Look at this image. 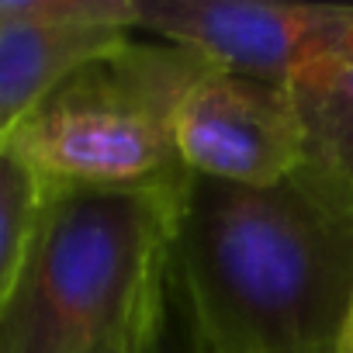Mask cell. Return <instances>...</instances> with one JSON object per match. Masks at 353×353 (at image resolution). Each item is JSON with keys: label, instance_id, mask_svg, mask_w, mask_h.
<instances>
[{"label": "cell", "instance_id": "obj_1", "mask_svg": "<svg viewBox=\"0 0 353 353\" xmlns=\"http://www.w3.org/2000/svg\"><path fill=\"white\" fill-rule=\"evenodd\" d=\"M170 250L215 353H332L353 301V215L298 176L188 173Z\"/></svg>", "mask_w": 353, "mask_h": 353}, {"label": "cell", "instance_id": "obj_2", "mask_svg": "<svg viewBox=\"0 0 353 353\" xmlns=\"http://www.w3.org/2000/svg\"><path fill=\"white\" fill-rule=\"evenodd\" d=\"M184 176L145 188L46 184L28 256L0 305V353H87L125 325L170 243Z\"/></svg>", "mask_w": 353, "mask_h": 353}, {"label": "cell", "instance_id": "obj_3", "mask_svg": "<svg viewBox=\"0 0 353 353\" xmlns=\"http://www.w3.org/2000/svg\"><path fill=\"white\" fill-rule=\"evenodd\" d=\"M215 66L173 42H135L59 83L8 139V152L46 184L145 188L188 173L173 114Z\"/></svg>", "mask_w": 353, "mask_h": 353}, {"label": "cell", "instance_id": "obj_4", "mask_svg": "<svg viewBox=\"0 0 353 353\" xmlns=\"http://www.w3.org/2000/svg\"><path fill=\"white\" fill-rule=\"evenodd\" d=\"M215 70L284 83L315 56L353 39V8L263 0H139V21Z\"/></svg>", "mask_w": 353, "mask_h": 353}, {"label": "cell", "instance_id": "obj_5", "mask_svg": "<svg viewBox=\"0 0 353 353\" xmlns=\"http://www.w3.org/2000/svg\"><path fill=\"white\" fill-rule=\"evenodd\" d=\"M173 145L194 176L274 188L298 173L301 121L284 83L212 70L173 114Z\"/></svg>", "mask_w": 353, "mask_h": 353}, {"label": "cell", "instance_id": "obj_6", "mask_svg": "<svg viewBox=\"0 0 353 353\" xmlns=\"http://www.w3.org/2000/svg\"><path fill=\"white\" fill-rule=\"evenodd\" d=\"M305 139L298 181L353 215V39L284 80Z\"/></svg>", "mask_w": 353, "mask_h": 353}, {"label": "cell", "instance_id": "obj_7", "mask_svg": "<svg viewBox=\"0 0 353 353\" xmlns=\"http://www.w3.org/2000/svg\"><path fill=\"white\" fill-rule=\"evenodd\" d=\"M128 39L121 28H0V118L14 132L59 83Z\"/></svg>", "mask_w": 353, "mask_h": 353}, {"label": "cell", "instance_id": "obj_8", "mask_svg": "<svg viewBox=\"0 0 353 353\" xmlns=\"http://www.w3.org/2000/svg\"><path fill=\"white\" fill-rule=\"evenodd\" d=\"M135 353H215L198 322L170 243L163 246L139 305Z\"/></svg>", "mask_w": 353, "mask_h": 353}, {"label": "cell", "instance_id": "obj_9", "mask_svg": "<svg viewBox=\"0 0 353 353\" xmlns=\"http://www.w3.org/2000/svg\"><path fill=\"white\" fill-rule=\"evenodd\" d=\"M42 201H46V181H39L11 152H0V305L8 301L21 274Z\"/></svg>", "mask_w": 353, "mask_h": 353}, {"label": "cell", "instance_id": "obj_10", "mask_svg": "<svg viewBox=\"0 0 353 353\" xmlns=\"http://www.w3.org/2000/svg\"><path fill=\"white\" fill-rule=\"evenodd\" d=\"M139 0H0V28H135Z\"/></svg>", "mask_w": 353, "mask_h": 353}, {"label": "cell", "instance_id": "obj_11", "mask_svg": "<svg viewBox=\"0 0 353 353\" xmlns=\"http://www.w3.org/2000/svg\"><path fill=\"white\" fill-rule=\"evenodd\" d=\"M135 339H139V312L125 325H118L114 332H108L104 339H97L87 353H135Z\"/></svg>", "mask_w": 353, "mask_h": 353}, {"label": "cell", "instance_id": "obj_12", "mask_svg": "<svg viewBox=\"0 0 353 353\" xmlns=\"http://www.w3.org/2000/svg\"><path fill=\"white\" fill-rule=\"evenodd\" d=\"M332 353H353V301H350V312H346V319L339 325V336H336Z\"/></svg>", "mask_w": 353, "mask_h": 353}, {"label": "cell", "instance_id": "obj_13", "mask_svg": "<svg viewBox=\"0 0 353 353\" xmlns=\"http://www.w3.org/2000/svg\"><path fill=\"white\" fill-rule=\"evenodd\" d=\"M8 139H11V132H8L4 118H0V152H8Z\"/></svg>", "mask_w": 353, "mask_h": 353}]
</instances>
